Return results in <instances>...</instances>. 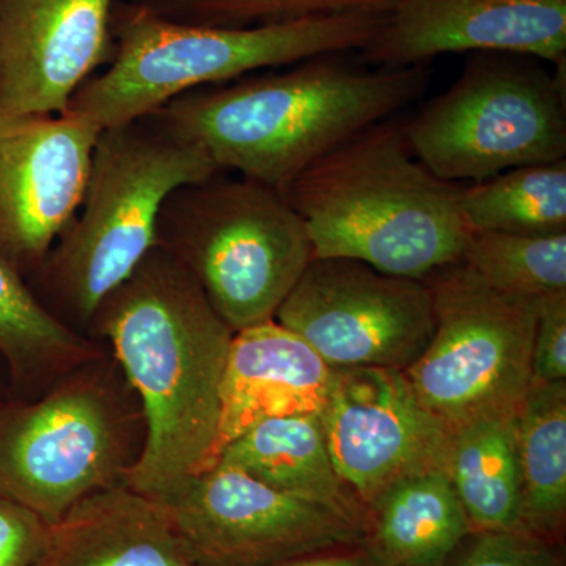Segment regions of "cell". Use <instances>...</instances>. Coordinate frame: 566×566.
<instances>
[{
	"label": "cell",
	"instance_id": "29",
	"mask_svg": "<svg viewBox=\"0 0 566 566\" xmlns=\"http://www.w3.org/2000/svg\"><path fill=\"white\" fill-rule=\"evenodd\" d=\"M273 566H387L375 556L374 551L363 545L337 547L307 556L290 558Z\"/></svg>",
	"mask_w": 566,
	"mask_h": 566
},
{
	"label": "cell",
	"instance_id": "8",
	"mask_svg": "<svg viewBox=\"0 0 566 566\" xmlns=\"http://www.w3.org/2000/svg\"><path fill=\"white\" fill-rule=\"evenodd\" d=\"M417 159L449 182H479L566 156L565 69L475 52L441 95L406 122Z\"/></svg>",
	"mask_w": 566,
	"mask_h": 566
},
{
	"label": "cell",
	"instance_id": "21",
	"mask_svg": "<svg viewBox=\"0 0 566 566\" xmlns=\"http://www.w3.org/2000/svg\"><path fill=\"white\" fill-rule=\"evenodd\" d=\"M0 354L17 385L43 394L106 353L52 314L24 275L0 260Z\"/></svg>",
	"mask_w": 566,
	"mask_h": 566
},
{
	"label": "cell",
	"instance_id": "20",
	"mask_svg": "<svg viewBox=\"0 0 566 566\" xmlns=\"http://www.w3.org/2000/svg\"><path fill=\"white\" fill-rule=\"evenodd\" d=\"M515 416L475 420L447 439L444 471L474 531L521 528Z\"/></svg>",
	"mask_w": 566,
	"mask_h": 566
},
{
	"label": "cell",
	"instance_id": "24",
	"mask_svg": "<svg viewBox=\"0 0 566 566\" xmlns=\"http://www.w3.org/2000/svg\"><path fill=\"white\" fill-rule=\"evenodd\" d=\"M461 260L509 296L536 303L566 292V233L472 232Z\"/></svg>",
	"mask_w": 566,
	"mask_h": 566
},
{
	"label": "cell",
	"instance_id": "10",
	"mask_svg": "<svg viewBox=\"0 0 566 566\" xmlns=\"http://www.w3.org/2000/svg\"><path fill=\"white\" fill-rule=\"evenodd\" d=\"M150 501L196 566H273L367 539V528L348 516L223 463Z\"/></svg>",
	"mask_w": 566,
	"mask_h": 566
},
{
	"label": "cell",
	"instance_id": "16",
	"mask_svg": "<svg viewBox=\"0 0 566 566\" xmlns=\"http://www.w3.org/2000/svg\"><path fill=\"white\" fill-rule=\"evenodd\" d=\"M329 376L318 353L275 319L234 333L221 385L218 458L264 420L318 415Z\"/></svg>",
	"mask_w": 566,
	"mask_h": 566
},
{
	"label": "cell",
	"instance_id": "27",
	"mask_svg": "<svg viewBox=\"0 0 566 566\" xmlns=\"http://www.w3.org/2000/svg\"><path fill=\"white\" fill-rule=\"evenodd\" d=\"M532 381H566V292L536 301Z\"/></svg>",
	"mask_w": 566,
	"mask_h": 566
},
{
	"label": "cell",
	"instance_id": "5",
	"mask_svg": "<svg viewBox=\"0 0 566 566\" xmlns=\"http://www.w3.org/2000/svg\"><path fill=\"white\" fill-rule=\"evenodd\" d=\"M219 172L207 153L153 117L99 133L80 211L35 273L52 314L91 324L104 297L158 245L167 197Z\"/></svg>",
	"mask_w": 566,
	"mask_h": 566
},
{
	"label": "cell",
	"instance_id": "12",
	"mask_svg": "<svg viewBox=\"0 0 566 566\" xmlns=\"http://www.w3.org/2000/svg\"><path fill=\"white\" fill-rule=\"evenodd\" d=\"M99 129L66 114L0 112V260L35 274L80 211Z\"/></svg>",
	"mask_w": 566,
	"mask_h": 566
},
{
	"label": "cell",
	"instance_id": "15",
	"mask_svg": "<svg viewBox=\"0 0 566 566\" xmlns=\"http://www.w3.org/2000/svg\"><path fill=\"white\" fill-rule=\"evenodd\" d=\"M453 52L566 61V0H398L364 48L381 69L424 65Z\"/></svg>",
	"mask_w": 566,
	"mask_h": 566
},
{
	"label": "cell",
	"instance_id": "7",
	"mask_svg": "<svg viewBox=\"0 0 566 566\" xmlns=\"http://www.w3.org/2000/svg\"><path fill=\"white\" fill-rule=\"evenodd\" d=\"M158 245L185 264L233 333L274 319L315 259L305 223L281 189L226 172L167 197Z\"/></svg>",
	"mask_w": 566,
	"mask_h": 566
},
{
	"label": "cell",
	"instance_id": "14",
	"mask_svg": "<svg viewBox=\"0 0 566 566\" xmlns=\"http://www.w3.org/2000/svg\"><path fill=\"white\" fill-rule=\"evenodd\" d=\"M117 0H0V112L63 114L114 55Z\"/></svg>",
	"mask_w": 566,
	"mask_h": 566
},
{
	"label": "cell",
	"instance_id": "18",
	"mask_svg": "<svg viewBox=\"0 0 566 566\" xmlns=\"http://www.w3.org/2000/svg\"><path fill=\"white\" fill-rule=\"evenodd\" d=\"M216 463L233 465L279 493L327 506L367 528V509L335 469L318 415L264 420L223 447Z\"/></svg>",
	"mask_w": 566,
	"mask_h": 566
},
{
	"label": "cell",
	"instance_id": "26",
	"mask_svg": "<svg viewBox=\"0 0 566 566\" xmlns=\"http://www.w3.org/2000/svg\"><path fill=\"white\" fill-rule=\"evenodd\" d=\"M444 566H564L547 538L526 528L474 531Z\"/></svg>",
	"mask_w": 566,
	"mask_h": 566
},
{
	"label": "cell",
	"instance_id": "6",
	"mask_svg": "<svg viewBox=\"0 0 566 566\" xmlns=\"http://www.w3.org/2000/svg\"><path fill=\"white\" fill-rule=\"evenodd\" d=\"M144 441L139 400L104 354L35 400L0 405V497L52 526L84 499L126 485Z\"/></svg>",
	"mask_w": 566,
	"mask_h": 566
},
{
	"label": "cell",
	"instance_id": "22",
	"mask_svg": "<svg viewBox=\"0 0 566 566\" xmlns=\"http://www.w3.org/2000/svg\"><path fill=\"white\" fill-rule=\"evenodd\" d=\"M521 528L549 538L566 515V381H531L516 409Z\"/></svg>",
	"mask_w": 566,
	"mask_h": 566
},
{
	"label": "cell",
	"instance_id": "28",
	"mask_svg": "<svg viewBox=\"0 0 566 566\" xmlns=\"http://www.w3.org/2000/svg\"><path fill=\"white\" fill-rule=\"evenodd\" d=\"M50 526L24 506L0 497V566H32Z\"/></svg>",
	"mask_w": 566,
	"mask_h": 566
},
{
	"label": "cell",
	"instance_id": "13",
	"mask_svg": "<svg viewBox=\"0 0 566 566\" xmlns=\"http://www.w3.org/2000/svg\"><path fill=\"white\" fill-rule=\"evenodd\" d=\"M335 469L365 509L415 472L444 468L449 433L394 368H331L318 412Z\"/></svg>",
	"mask_w": 566,
	"mask_h": 566
},
{
	"label": "cell",
	"instance_id": "19",
	"mask_svg": "<svg viewBox=\"0 0 566 566\" xmlns=\"http://www.w3.org/2000/svg\"><path fill=\"white\" fill-rule=\"evenodd\" d=\"M474 532L444 468L403 476L368 506L367 539L387 566H444Z\"/></svg>",
	"mask_w": 566,
	"mask_h": 566
},
{
	"label": "cell",
	"instance_id": "2",
	"mask_svg": "<svg viewBox=\"0 0 566 566\" xmlns=\"http://www.w3.org/2000/svg\"><path fill=\"white\" fill-rule=\"evenodd\" d=\"M344 54L185 93L148 117L223 172L285 188L324 156L390 120L427 87L424 65L359 69Z\"/></svg>",
	"mask_w": 566,
	"mask_h": 566
},
{
	"label": "cell",
	"instance_id": "23",
	"mask_svg": "<svg viewBox=\"0 0 566 566\" xmlns=\"http://www.w3.org/2000/svg\"><path fill=\"white\" fill-rule=\"evenodd\" d=\"M458 207L471 233H566V159L461 186Z\"/></svg>",
	"mask_w": 566,
	"mask_h": 566
},
{
	"label": "cell",
	"instance_id": "17",
	"mask_svg": "<svg viewBox=\"0 0 566 566\" xmlns=\"http://www.w3.org/2000/svg\"><path fill=\"white\" fill-rule=\"evenodd\" d=\"M32 566H196L150 499L118 485L50 526Z\"/></svg>",
	"mask_w": 566,
	"mask_h": 566
},
{
	"label": "cell",
	"instance_id": "9",
	"mask_svg": "<svg viewBox=\"0 0 566 566\" xmlns=\"http://www.w3.org/2000/svg\"><path fill=\"white\" fill-rule=\"evenodd\" d=\"M434 331L405 375L447 433L516 415L532 381L536 303L491 289L463 260L423 279Z\"/></svg>",
	"mask_w": 566,
	"mask_h": 566
},
{
	"label": "cell",
	"instance_id": "1",
	"mask_svg": "<svg viewBox=\"0 0 566 566\" xmlns=\"http://www.w3.org/2000/svg\"><path fill=\"white\" fill-rule=\"evenodd\" d=\"M88 326L106 338L144 416V449L126 486L155 499L214 465L234 333L185 264L155 245Z\"/></svg>",
	"mask_w": 566,
	"mask_h": 566
},
{
	"label": "cell",
	"instance_id": "25",
	"mask_svg": "<svg viewBox=\"0 0 566 566\" xmlns=\"http://www.w3.org/2000/svg\"><path fill=\"white\" fill-rule=\"evenodd\" d=\"M175 22L214 28H256L329 17L364 13L385 17L398 0H129Z\"/></svg>",
	"mask_w": 566,
	"mask_h": 566
},
{
	"label": "cell",
	"instance_id": "3",
	"mask_svg": "<svg viewBox=\"0 0 566 566\" xmlns=\"http://www.w3.org/2000/svg\"><path fill=\"white\" fill-rule=\"evenodd\" d=\"M461 185L431 174L390 118L346 142L282 189L301 216L315 259H352L423 281L463 256L471 232Z\"/></svg>",
	"mask_w": 566,
	"mask_h": 566
},
{
	"label": "cell",
	"instance_id": "11",
	"mask_svg": "<svg viewBox=\"0 0 566 566\" xmlns=\"http://www.w3.org/2000/svg\"><path fill=\"white\" fill-rule=\"evenodd\" d=\"M274 319L303 337L331 368L405 371L434 331L427 283L352 259L312 260Z\"/></svg>",
	"mask_w": 566,
	"mask_h": 566
},
{
	"label": "cell",
	"instance_id": "4",
	"mask_svg": "<svg viewBox=\"0 0 566 566\" xmlns=\"http://www.w3.org/2000/svg\"><path fill=\"white\" fill-rule=\"evenodd\" d=\"M382 18L329 14L256 28H214L166 20L117 0L111 21L114 55L82 85L65 112L104 132L148 117L197 88L318 55L363 51Z\"/></svg>",
	"mask_w": 566,
	"mask_h": 566
}]
</instances>
